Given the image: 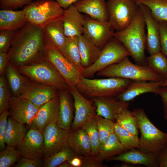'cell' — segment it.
<instances>
[{
    "label": "cell",
    "instance_id": "cell-2",
    "mask_svg": "<svg viewBox=\"0 0 167 167\" xmlns=\"http://www.w3.org/2000/svg\"><path fill=\"white\" fill-rule=\"evenodd\" d=\"M145 26L144 17L139 8L130 25L123 30L114 32L113 35V37L128 50L136 63L142 65H147L144 52L147 39Z\"/></svg>",
    "mask_w": 167,
    "mask_h": 167
},
{
    "label": "cell",
    "instance_id": "cell-53",
    "mask_svg": "<svg viewBox=\"0 0 167 167\" xmlns=\"http://www.w3.org/2000/svg\"><path fill=\"white\" fill-rule=\"evenodd\" d=\"M58 167H71V166L68 161H66L60 164Z\"/></svg>",
    "mask_w": 167,
    "mask_h": 167
},
{
    "label": "cell",
    "instance_id": "cell-22",
    "mask_svg": "<svg viewBox=\"0 0 167 167\" xmlns=\"http://www.w3.org/2000/svg\"><path fill=\"white\" fill-rule=\"evenodd\" d=\"M62 20L67 37H79L83 34L85 17L74 4L65 10Z\"/></svg>",
    "mask_w": 167,
    "mask_h": 167
},
{
    "label": "cell",
    "instance_id": "cell-52",
    "mask_svg": "<svg viewBox=\"0 0 167 167\" xmlns=\"http://www.w3.org/2000/svg\"><path fill=\"white\" fill-rule=\"evenodd\" d=\"M71 167H82V161L80 155H77L68 161Z\"/></svg>",
    "mask_w": 167,
    "mask_h": 167
},
{
    "label": "cell",
    "instance_id": "cell-33",
    "mask_svg": "<svg viewBox=\"0 0 167 167\" xmlns=\"http://www.w3.org/2000/svg\"><path fill=\"white\" fill-rule=\"evenodd\" d=\"M77 36L67 37L63 55L82 73L84 68L82 66Z\"/></svg>",
    "mask_w": 167,
    "mask_h": 167
},
{
    "label": "cell",
    "instance_id": "cell-41",
    "mask_svg": "<svg viewBox=\"0 0 167 167\" xmlns=\"http://www.w3.org/2000/svg\"><path fill=\"white\" fill-rule=\"evenodd\" d=\"M10 88L4 75L0 76V113L9 109L12 96Z\"/></svg>",
    "mask_w": 167,
    "mask_h": 167
},
{
    "label": "cell",
    "instance_id": "cell-27",
    "mask_svg": "<svg viewBox=\"0 0 167 167\" xmlns=\"http://www.w3.org/2000/svg\"><path fill=\"white\" fill-rule=\"evenodd\" d=\"M27 23L23 9L20 11L5 9L0 11V30L15 32Z\"/></svg>",
    "mask_w": 167,
    "mask_h": 167
},
{
    "label": "cell",
    "instance_id": "cell-19",
    "mask_svg": "<svg viewBox=\"0 0 167 167\" xmlns=\"http://www.w3.org/2000/svg\"><path fill=\"white\" fill-rule=\"evenodd\" d=\"M59 112L58 96L40 106L31 126L42 131L48 125L57 122Z\"/></svg>",
    "mask_w": 167,
    "mask_h": 167
},
{
    "label": "cell",
    "instance_id": "cell-39",
    "mask_svg": "<svg viewBox=\"0 0 167 167\" xmlns=\"http://www.w3.org/2000/svg\"><path fill=\"white\" fill-rule=\"evenodd\" d=\"M22 157L14 146L7 145L0 152V167H10Z\"/></svg>",
    "mask_w": 167,
    "mask_h": 167
},
{
    "label": "cell",
    "instance_id": "cell-35",
    "mask_svg": "<svg viewBox=\"0 0 167 167\" xmlns=\"http://www.w3.org/2000/svg\"><path fill=\"white\" fill-rule=\"evenodd\" d=\"M96 116L89 120L81 127L88 135L92 146L91 155L93 156L98 155L101 147Z\"/></svg>",
    "mask_w": 167,
    "mask_h": 167
},
{
    "label": "cell",
    "instance_id": "cell-7",
    "mask_svg": "<svg viewBox=\"0 0 167 167\" xmlns=\"http://www.w3.org/2000/svg\"><path fill=\"white\" fill-rule=\"evenodd\" d=\"M16 67L22 74L34 82L52 86L58 90H69V86L63 78L55 68L45 60Z\"/></svg>",
    "mask_w": 167,
    "mask_h": 167
},
{
    "label": "cell",
    "instance_id": "cell-16",
    "mask_svg": "<svg viewBox=\"0 0 167 167\" xmlns=\"http://www.w3.org/2000/svg\"><path fill=\"white\" fill-rule=\"evenodd\" d=\"M58 90L52 86L29 81L24 91L19 96L41 106L57 96Z\"/></svg>",
    "mask_w": 167,
    "mask_h": 167
},
{
    "label": "cell",
    "instance_id": "cell-29",
    "mask_svg": "<svg viewBox=\"0 0 167 167\" xmlns=\"http://www.w3.org/2000/svg\"><path fill=\"white\" fill-rule=\"evenodd\" d=\"M21 74L15 66L8 63L4 75L13 96H19L24 91L29 81Z\"/></svg>",
    "mask_w": 167,
    "mask_h": 167
},
{
    "label": "cell",
    "instance_id": "cell-40",
    "mask_svg": "<svg viewBox=\"0 0 167 167\" xmlns=\"http://www.w3.org/2000/svg\"><path fill=\"white\" fill-rule=\"evenodd\" d=\"M96 120L101 146L108 139L110 134L114 131V122L97 115Z\"/></svg>",
    "mask_w": 167,
    "mask_h": 167
},
{
    "label": "cell",
    "instance_id": "cell-23",
    "mask_svg": "<svg viewBox=\"0 0 167 167\" xmlns=\"http://www.w3.org/2000/svg\"><path fill=\"white\" fill-rule=\"evenodd\" d=\"M42 29L46 41L57 48L63 55L67 36L65 33L62 19L50 23Z\"/></svg>",
    "mask_w": 167,
    "mask_h": 167
},
{
    "label": "cell",
    "instance_id": "cell-14",
    "mask_svg": "<svg viewBox=\"0 0 167 167\" xmlns=\"http://www.w3.org/2000/svg\"><path fill=\"white\" fill-rule=\"evenodd\" d=\"M17 150L22 157L41 159L43 156L44 138L42 131L31 126Z\"/></svg>",
    "mask_w": 167,
    "mask_h": 167
},
{
    "label": "cell",
    "instance_id": "cell-1",
    "mask_svg": "<svg viewBox=\"0 0 167 167\" xmlns=\"http://www.w3.org/2000/svg\"><path fill=\"white\" fill-rule=\"evenodd\" d=\"M46 43L42 28L27 23L14 32L7 52L8 62L17 67L45 60Z\"/></svg>",
    "mask_w": 167,
    "mask_h": 167
},
{
    "label": "cell",
    "instance_id": "cell-32",
    "mask_svg": "<svg viewBox=\"0 0 167 167\" xmlns=\"http://www.w3.org/2000/svg\"><path fill=\"white\" fill-rule=\"evenodd\" d=\"M115 120L122 127L133 135L138 136L139 130L137 119L128 108L122 110L117 115Z\"/></svg>",
    "mask_w": 167,
    "mask_h": 167
},
{
    "label": "cell",
    "instance_id": "cell-21",
    "mask_svg": "<svg viewBox=\"0 0 167 167\" xmlns=\"http://www.w3.org/2000/svg\"><path fill=\"white\" fill-rule=\"evenodd\" d=\"M97 115L113 121L117 115L122 109L128 108L129 103L123 102L109 96L93 97Z\"/></svg>",
    "mask_w": 167,
    "mask_h": 167
},
{
    "label": "cell",
    "instance_id": "cell-6",
    "mask_svg": "<svg viewBox=\"0 0 167 167\" xmlns=\"http://www.w3.org/2000/svg\"><path fill=\"white\" fill-rule=\"evenodd\" d=\"M23 10L28 23L41 28L50 23L62 19L65 10L53 0H35Z\"/></svg>",
    "mask_w": 167,
    "mask_h": 167
},
{
    "label": "cell",
    "instance_id": "cell-50",
    "mask_svg": "<svg viewBox=\"0 0 167 167\" xmlns=\"http://www.w3.org/2000/svg\"><path fill=\"white\" fill-rule=\"evenodd\" d=\"M160 167H167V145L158 156Z\"/></svg>",
    "mask_w": 167,
    "mask_h": 167
},
{
    "label": "cell",
    "instance_id": "cell-45",
    "mask_svg": "<svg viewBox=\"0 0 167 167\" xmlns=\"http://www.w3.org/2000/svg\"><path fill=\"white\" fill-rule=\"evenodd\" d=\"M161 51L167 56V22L159 21Z\"/></svg>",
    "mask_w": 167,
    "mask_h": 167
},
{
    "label": "cell",
    "instance_id": "cell-46",
    "mask_svg": "<svg viewBox=\"0 0 167 167\" xmlns=\"http://www.w3.org/2000/svg\"><path fill=\"white\" fill-rule=\"evenodd\" d=\"M43 166L41 159L30 158L22 157L13 165L15 167H39Z\"/></svg>",
    "mask_w": 167,
    "mask_h": 167
},
{
    "label": "cell",
    "instance_id": "cell-26",
    "mask_svg": "<svg viewBox=\"0 0 167 167\" xmlns=\"http://www.w3.org/2000/svg\"><path fill=\"white\" fill-rule=\"evenodd\" d=\"M69 90H58L59 112L57 124L60 128L69 131L72 123L73 105Z\"/></svg>",
    "mask_w": 167,
    "mask_h": 167
},
{
    "label": "cell",
    "instance_id": "cell-49",
    "mask_svg": "<svg viewBox=\"0 0 167 167\" xmlns=\"http://www.w3.org/2000/svg\"><path fill=\"white\" fill-rule=\"evenodd\" d=\"M8 63L7 53L0 52V75H4Z\"/></svg>",
    "mask_w": 167,
    "mask_h": 167
},
{
    "label": "cell",
    "instance_id": "cell-30",
    "mask_svg": "<svg viewBox=\"0 0 167 167\" xmlns=\"http://www.w3.org/2000/svg\"><path fill=\"white\" fill-rule=\"evenodd\" d=\"M27 132L24 124L18 122L10 116L8 118L5 143L7 145L17 146L22 141Z\"/></svg>",
    "mask_w": 167,
    "mask_h": 167
},
{
    "label": "cell",
    "instance_id": "cell-55",
    "mask_svg": "<svg viewBox=\"0 0 167 167\" xmlns=\"http://www.w3.org/2000/svg\"><path fill=\"white\" fill-rule=\"evenodd\" d=\"M167 60V56H166Z\"/></svg>",
    "mask_w": 167,
    "mask_h": 167
},
{
    "label": "cell",
    "instance_id": "cell-47",
    "mask_svg": "<svg viewBox=\"0 0 167 167\" xmlns=\"http://www.w3.org/2000/svg\"><path fill=\"white\" fill-rule=\"evenodd\" d=\"M82 161V167H104L102 162L97 156H80Z\"/></svg>",
    "mask_w": 167,
    "mask_h": 167
},
{
    "label": "cell",
    "instance_id": "cell-10",
    "mask_svg": "<svg viewBox=\"0 0 167 167\" xmlns=\"http://www.w3.org/2000/svg\"><path fill=\"white\" fill-rule=\"evenodd\" d=\"M45 59L57 70L68 84L69 88L76 87L81 73L56 47L46 41Z\"/></svg>",
    "mask_w": 167,
    "mask_h": 167
},
{
    "label": "cell",
    "instance_id": "cell-17",
    "mask_svg": "<svg viewBox=\"0 0 167 167\" xmlns=\"http://www.w3.org/2000/svg\"><path fill=\"white\" fill-rule=\"evenodd\" d=\"M138 4L144 17L147 29L146 47L149 53L152 55L161 51L159 22L153 16L148 6Z\"/></svg>",
    "mask_w": 167,
    "mask_h": 167
},
{
    "label": "cell",
    "instance_id": "cell-42",
    "mask_svg": "<svg viewBox=\"0 0 167 167\" xmlns=\"http://www.w3.org/2000/svg\"><path fill=\"white\" fill-rule=\"evenodd\" d=\"M35 0H0L1 9L15 10L27 6Z\"/></svg>",
    "mask_w": 167,
    "mask_h": 167
},
{
    "label": "cell",
    "instance_id": "cell-15",
    "mask_svg": "<svg viewBox=\"0 0 167 167\" xmlns=\"http://www.w3.org/2000/svg\"><path fill=\"white\" fill-rule=\"evenodd\" d=\"M40 107L27 100L12 96L8 109L9 115L19 123L31 125Z\"/></svg>",
    "mask_w": 167,
    "mask_h": 167
},
{
    "label": "cell",
    "instance_id": "cell-3",
    "mask_svg": "<svg viewBox=\"0 0 167 167\" xmlns=\"http://www.w3.org/2000/svg\"><path fill=\"white\" fill-rule=\"evenodd\" d=\"M131 112L137 119L140 133L137 148L158 156L167 145V133L153 124L143 109H135Z\"/></svg>",
    "mask_w": 167,
    "mask_h": 167
},
{
    "label": "cell",
    "instance_id": "cell-4",
    "mask_svg": "<svg viewBox=\"0 0 167 167\" xmlns=\"http://www.w3.org/2000/svg\"><path fill=\"white\" fill-rule=\"evenodd\" d=\"M96 75L98 76L119 78L133 81H159L165 79L147 65L133 63L128 57L98 72Z\"/></svg>",
    "mask_w": 167,
    "mask_h": 167
},
{
    "label": "cell",
    "instance_id": "cell-25",
    "mask_svg": "<svg viewBox=\"0 0 167 167\" xmlns=\"http://www.w3.org/2000/svg\"><path fill=\"white\" fill-rule=\"evenodd\" d=\"M68 145L77 155H91L92 146L88 135L81 127L69 131L67 140Z\"/></svg>",
    "mask_w": 167,
    "mask_h": 167
},
{
    "label": "cell",
    "instance_id": "cell-5",
    "mask_svg": "<svg viewBox=\"0 0 167 167\" xmlns=\"http://www.w3.org/2000/svg\"><path fill=\"white\" fill-rule=\"evenodd\" d=\"M132 81L119 78L90 79L82 76L76 87L80 92L88 96L113 97L124 91Z\"/></svg>",
    "mask_w": 167,
    "mask_h": 167
},
{
    "label": "cell",
    "instance_id": "cell-51",
    "mask_svg": "<svg viewBox=\"0 0 167 167\" xmlns=\"http://www.w3.org/2000/svg\"><path fill=\"white\" fill-rule=\"evenodd\" d=\"M63 9L66 10L80 0H55Z\"/></svg>",
    "mask_w": 167,
    "mask_h": 167
},
{
    "label": "cell",
    "instance_id": "cell-11",
    "mask_svg": "<svg viewBox=\"0 0 167 167\" xmlns=\"http://www.w3.org/2000/svg\"><path fill=\"white\" fill-rule=\"evenodd\" d=\"M70 93L74 100L75 116L70 131L80 128L91 119L97 116L96 107L92 101L86 98L76 87L69 88Z\"/></svg>",
    "mask_w": 167,
    "mask_h": 167
},
{
    "label": "cell",
    "instance_id": "cell-34",
    "mask_svg": "<svg viewBox=\"0 0 167 167\" xmlns=\"http://www.w3.org/2000/svg\"><path fill=\"white\" fill-rule=\"evenodd\" d=\"M77 155L67 144L58 152L44 157L43 166L58 167L64 161H68Z\"/></svg>",
    "mask_w": 167,
    "mask_h": 167
},
{
    "label": "cell",
    "instance_id": "cell-28",
    "mask_svg": "<svg viewBox=\"0 0 167 167\" xmlns=\"http://www.w3.org/2000/svg\"><path fill=\"white\" fill-rule=\"evenodd\" d=\"M78 44L81 65L84 68L88 67L96 60L101 49L96 45L83 34L78 37Z\"/></svg>",
    "mask_w": 167,
    "mask_h": 167
},
{
    "label": "cell",
    "instance_id": "cell-20",
    "mask_svg": "<svg viewBox=\"0 0 167 167\" xmlns=\"http://www.w3.org/2000/svg\"><path fill=\"white\" fill-rule=\"evenodd\" d=\"M132 81L124 91L117 96L116 99L128 102L143 94L148 92L159 94L163 81Z\"/></svg>",
    "mask_w": 167,
    "mask_h": 167
},
{
    "label": "cell",
    "instance_id": "cell-44",
    "mask_svg": "<svg viewBox=\"0 0 167 167\" xmlns=\"http://www.w3.org/2000/svg\"><path fill=\"white\" fill-rule=\"evenodd\" d=\"M14 32L11 30H0V52L7 53Z\"/></svg>",
    "mask_w": 167,
    "mask_h": 167
},
{
    "label": "cell",
    "instance_id": "cell-31",
    "mask_svg": "<svg viewBox=\"0 0 167 167\" xmlns=\"http://www.w3.org/2000/svg\"><path fill=\"white\" fill-rule=\"evenodd\" d=\"M127 151L121 144L114 131L110 134L107 140L101 146L97 156L103 161Z\"/></svg>",
    "mask_w": 167,
    "mask_h": 167
},
{
    "label": "cell",
    "instance_id": "cell-9",
    "mask_svg": "<svg viewBox=\"0 0 167 167\" xmlns=\"http://www.w3.org/2000/svg\"><path fill=\"white\" fill-rule=\"evenodd\" d=\"M107 6L108 22L116 32L128 26L139 10L135 0H109Z\"/></svg>",
    "mask_w": 167,
    "mask_h": 167
},
{
    "label": "cell",
    "instance_id": "cell-37",
    "mask_svg": "<svg viewBox=\"0 0 167 167\" xmlns=\"http://www.w3.org/2000/svg\"><path fill=\"white\" fill-rule=\"evenodd\" d=\"M114 131L121 144L126 150L137 148L139 138L131 134L116 122L114 123Z\"/></svg>",
    "mask_w": 167,
    "mask_h": 167
},
{
    "label": "cell",
    "instance_id": "cell-36",
    "mask_svg": "<svg viewBox=\"0 0 167 167\" xmlns=\"http://www.w3.org/2000/svg\"><path fill=\"white\" fill-rule=\"evenodd\" d=\"M138 3L146 5L158 21L167 22V0H135Z\"/></svg>",
    "mask_w": 167,
    "mask_h": 167
},
{
    "label": "cell",
    "instance_id": "cell-8",
    "mask_svg": "<svg viewBox=\"0 0 167 167\" xmlns=\"http://www.w3.org/2000/svg\"><path fill=\"white\" fill-rule=\"evenodd\" d=\"M129 56H131V54L124 45L112 37L101 49L100 55L95 62L84 68L82 76L87 78L91 77L98 72Z\"/></svg>",
    "mask_w": 167,
    "mask_h": 167
},
{
    "label": "cell",
    "instance_id": "cell-43",
    "mask_svg": "<svg viewBox=\"0 0 167 167\" xmlns=\"http://www.w3.org/2000/svg\"><path fill=\"white\" fill-rule=\"evenodd\" d=\"M9 115L8 110H6L0 113V150L1 151L5 148V137L7 125L8 117Z\"/></svg>",
    "mask_w": 167,
    "mask_h": 167
},
{
    "label": "cell",
    "instance_id": "cell-12",
    "mask_svg": "<svg viewBox=\"0 0 167 167\" xmlns=\"http://www.w3.org/2000/svg\"><path fill=\"white\" fill-rule=\"evenodd\" d=\"M113 31L108 21L85 17L83 35L101 49L113 37Z\"/></svg>",
    "mask_w": 167,
    "mask_h": 167
},
{
    "label": "cell",
    "instance_id": "cell-38",
    "mask_svg": "<svg viewBox=\"0 0 167 167\" xmlns=\"http://www.w3.org/2000/svg\"><path fill=\"white\" fill-rule=\"evenodd\" d=\"M147 65L152 70L167 78L166 56L161 51L150 55L147 58Z\"/></svg>",
    "mask_w": 167,
    "mask_h": 167
},
{
    "label": "cell",
    "instance_id": "cell-13",
    "mask_svg": "<svg viewBox=\"0 0 167 167\" xmlns=\"http://www.w3.org/2000/svg\"><path fill=\"white\" fill-rule=\"evenodd\" d=\"M69 131L60 128L54 123H50L44 128L42 133L44 157L58 152L68 144Z\"/></svg>",
    "mask_w": 167,
    "mask_h": 167
},
{
    "label": "cell",
    "instance_id": "cell-24",
    "mask_svg": "<svg viewBox=\"0 0 167 167\" xmlns=\"http://www.w3.org/2000/svg\"><path fill=\"white\" fill-rule=\"evenodd\" d=\"M74 4L80 12L92 19L108 21L107 3L105 0H80Z\"/></svg>",
    "mask_w": 167,
    "mask_h": 167
},
{
    "label": "cell",
    "instance_id": "cell-54",
    "mask_svg": "<svg viewBox=\"0 0 167 167\" xmlns=\"http://www.w3.org/2000/svg\"><path fill=\"white\" fill-rule=\"evenodd\" d=\"M161 86H167V78L165 79L163 81Z\"/></svg>",
    "mask_w": 167,
    "mask_h": 167
},
{
    "label": "cell",
    "instance_id": "cell-48",
    "mask_svg": "<svg viewBox=\"0 0 167 167\" xmlns=\"http://www.w3.org/2000/svg\"><path fill=\"white\" fill-rule=\"evenodd\" d=\"M159 95L163 103L164 119L167 120V88H161Z\"/></svg>",
    "mask_w": 167,
    "mask_h": 167
},
{
    "label": "cell",
    "instance_id": "cell-18",
    "mask_svg": "<svg viewBox=\"0 0 167 167\" xmlns=\"http://www.w3.org/2000/svg\"><path fill=\"white\" fill-rule=\"evenodd\" d=\"M106 160L118 161L131 164L142 165L148 167H159L158 156L137 148L127 150Z\"/></svg>",
    "mask_w": 167,
    "mask_h": 167
}]
</instances>
